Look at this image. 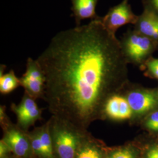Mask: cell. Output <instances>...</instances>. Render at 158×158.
I'll use <instances>...</instances> for the list:
<instances>
[{
  "instance_id": "cell-3",
  "label": "cell",
  "mask_w": 158,
  "mask_h": 158,
  "mask_svg": "<svg viewBox=\"0 0 158 158\" xmlns=\"http://www.w3.org/2000/svg\"><path fill=\"white\" fill-rule=\"evenodd\" d=\"M157 44V42L134 29H128L120 40L121 48L126 61L134 64L143 62L152 52Z\"/></svg>"
},
{
  "instance_id": "cell-13",
  "label": "cell",
  "mask_w": 158,
  "mask_h": 158,
  "mask_svg": "<svg viewBox=\"0 0 158 158\" xmlns=\"http://www.w3.org/2000/svg\"><path fill=\"white\" fill-rule=\"evenodd\" d=\"M6 66L1 65L0 69V92L2 94H8L21 85L20 79L17 77L13 70L4 74Z\"/></svg>"
},
{
  "instance_id": "cell-15",
  "label": "cell",
  "mask_w": 158,
  "mask_h": 158,
  "mask_svg": "<svg viewBox=\"0 0 158 158\" xmlns=\"http://www.w3.org/2000/svg\"><path fill=\"white\" fill-rule=\"evenodd\" d=\"M31 138V145L34 155L38 158H45V152L40 139L38 128L35 127L31 131H29Z\"/></svg>"
},
{
  "instance_id": "cell-12",
  "label": "cell",
  "mask_w": 158,
  "mask_h": 158,
  "mask_svg": "<svg viewBox=\"0 0 158 158\" xmlns=\"http://www.w3.org/2000/svg\"><path fill=\"white\" fill-rule=\"evenodd\" d=\"M21 85L25 91L35 99H44L45 92V81L23 74L20 78Z\"/></svg>"
},
{
  "instance_id": "cell-19",
  "label": "cell",
  "mask_w": 158,
  "mask_h": 158,
  "mask_svg": "<svg viewBox=\"0 0 158 158\" xmlns=\"http://www.w3.org/2000/svg\"><path fill=\"white\" fill-rule=\"evenodd\" d=\"M147 127L153 131H158V111L151 114L147 123Z\"/></svg>"
},
{
  "instance_id": "cell-16",
  "label": "cell",
  "mask_w": 158,
  "mask_h": 158,
  "mask_svg": "<svg viewBox=\"0 0 158 158\" xmlns=\"http://www.w3.org/2000/svg\"><path fill=\"white\" fill-rule=\"evenodd\" d=\"M107 158H136V156L132 149L125 147L113 151Z\"/></svg>"
},
{
  "instance_id": "cell-21",
  "label": "cell",
  "mask_w": 158,
  "mask_h": 158,
  "mask_svg": "<svg viewBox=\"0 0 158 158\" xmlns=\"http://www.w3.org/2000/svg\"><path fill=\"white\" fill-rule=\"evenodd\" d=\"M11 120L9 118L6 113V107L5 106H0V124L1 127L7 124Z\"/></svg>"
},
{
  "instance_id": "cell-10",
  "label": "cell",
  "mask_w": 158,
  "mask_h": 158,
  "mask_svg": "<svg viewBox=\"0 0 158 158\" xmlns=\"http://www.w3.org/2000/svg\"><path fill=\"white\" fill-rule=\"evenodd\" d=\"M134 25L136 32L158 43V17L143 11Z\"/></svg>"
},
{
  "instance_id": "cell-14",
  "label": "cell",
  "mask_w": 158,
  "mask_h": 158,
  "mask_svg": "<svg viewBox=\"0 0 158 158\" xmlns=\"http://www.w3.org/2000/svg\"><path fill=\"white\" fill-rule=\"evenodd\" d=\"M38 128L40 139L44 150L45 158H55L48 122L47 121L40 127H38Z\"/></svg>"
},
{
  "instance_id": "cell-22",
  "label": "cell",
  "mask_w": 158,
  "mask_h": 158,
  "mask_svg": "<svg viewBox=\"0 0 158 158\" xmlns=\"http://www.w3.org/2000/svg\"><path fill=\"white\" fill-rule=\"evenodd\" d=\"M147 158H158V145L149 149L147 153Z\"/></svg>"
},
{
  "instance_id": "cell-11",
  "label": "cell",
  "mask_w": 158,
  "mask_h": 158,
  "mask_svg": "<svg viewBox=\"0 0 158 158\" xmlns=\"http://www.w3.org/2000/svg\"><path fill=\"white\" fill-rule=\"evenodd\" d=\"M75 158H104L102 145L88 131L81 139Z\"/></svg>"
},
{
  "instance_id": "cell-2",
  "label": "cell",
  "mask_w": 158,
  "mask_h": 158,
  "mask_svg": "<svg viewBox=\"0 0 158 158\" xmlns=\"http://www.w3.org/2000/svg\"><path fill=\"white\" fill-rule=\"evenodd\" d=\"M55 158H75L81 139L87 131L67 121L51 115L48 121Z\"/></svg>"
},
{
  "instance_id": "cell-7",
  "label": "cell",
  "mask_w": 158,
  "mask_h": 158,
  "mask_svg": "<svg viewBox=\"0 0 158 158\" xmlns=\"http://www.w3.org/2000/svg\"><path fill=\"white\" fill-rule=\"evenodd\" d=\"M133 111L127 98L119 94L110 96L103 108L102 118L115 121H124L131 118Z\"/></svg>"
},
{
  "instance_id": "cell-1",
  "label": "cell",
  "mask_w": 158,
  "mask_h": 158,
  "mask_svg": "<svg viewBox=\"0 0 158 158\" xmlns=\"http://www.w3.org/2000/svg\"><path fill=\"white\" fill-rule=\"evenodd\" d=\"M36 60L51 115L84 131L102 118L104 104L126 71L120 41L100 17L57 33Z\"/></svg>"
},
{
  "instance_id": "cell-9",
  "label": "cell",
  "mask_w": 158,
  "mask_h": 158,
  "mask_svg": "<svg viewBox=\"0 0 158 158\" xmlns=\"http://www.w3.org/2000/svg\"><path fill=\"white\" fill-rule=\"evenodd\" d=\"M99 0H70L72 2V16L75 20L76 26L85 19L93 21L99 16L96 13V8Z\"/></svg>"
},
{
  "instance_id": "cell-23",
  "label": "cell",
  "mask_w": 158,
  "mask_h": 158,
  "mask_svg": "<svg viewBox=\"0 0 158 158\" xmlns=\"http://www.w3.org/2000/svg\"><path fill=\"white\" fill-rule=\"evenodd\" d=\"M18 158V157H17V156H10V157H9V158Z\"/></svg>"
},
{
  "instance_id": "cell-4",
  "label": "cell",
  "mask_w": 158,
  "mask_h": 158,
  "mask_svg": "<svg viewBox=\"0 0 158 158\" xmlns=\"http://www.w3.org/2000/svg\"><path fill=\"white\" fill-rule=\"evenodd\" d=\"M3 131L2 139L9 147L14 156L19 158H33L31 138L29 131L23 130L17 124L10 121L1 127Z\"/></svg>"
},
{
  "instance_id": "cell-18",
  "label": "cell",
  "mask_w": 158,
  "mask_h": 158,
  "mask_svg": "<svg viewBox=\"0 0 158 158\" xmlns=\"http://www.w3.org/2000/svg\"><path fill=\"white\" fill-rule=\"evenodd\" d=\"M145 64L148 73L158 79V59L151 58L147 60Z\"/></svg>"
},
{
  "instance_id": "cell-20",
  "label": "cell",
  "mask_w": 158,
  "mask_h": 158,
  "mask_svg": "<svg viewBox=\"0 0 158 158\" xmlns=\"http://www.w3.org/2000/svg\"><path fill=\"white\" fill-rule=\"evenodd\" d=\"M11 152L9 147L2 139L0 141V158H8Z\"/></svg>"
},
{
  "instance_id": "cell-8",
  "label": "cell",
  "mask_w": 158,
  "mask_h": 158,
  "mask_svg": "<svg viewBox=\"0 0 158 158\" xmlns=\"http://www.w3.org/2000/svg\"><path fill=\"white\" fill-rule=\"evenodd\" d=\"M133 114H141L152 110L157 104L155 95L149 92L133 90L125 96Z\"/></svg>"
},
{
  "instance_id": "cell-17",
  "label": "cell",
  "mask_w": 158,
  "mask_h": 158,
  "mask_svg": "<svg viewBox=\"0 0 158 158\" xmlns=\"http://www.w3.org/2000/svg\"><path fill=\"white\" fill-rule=\"evenodd\" d=\"M143 10L158 17V0H142Z\"/></svg>"
},
{
  "instance_id": "cell-5",
  "label": "cell",
  "mask_w": 158,
  "mask_h": 158,
  "mask_svg": "<svg viewBox=\"0 0 158 158\" xmlns=\"http://www.w3.org/2000/svg\"><path fill=\"white\" fill-rule=\"evenodd\" d=\"M36 99L25 91L18 104L11 103V110L17 118V124L23 130L29 131L36 121L42 119V110L40 108Z\"/></svg>"
},
{
  "instance_id": "cell-6",
  "label": "cell",
  "mask_w": 158,
  "mask_h": 158,
  "mask_svg": "<svg viewBox=\"0 0 158 158\" xmlns=\"http://www.w3.org/2000/svg\"><path fill=\"white\" fill-rule=\"evenodd\" d=\"M138 18V15L132 11L130 0H122L117 6L111 7L104 17H100V20L109 31L115 34L124 25H135Z\"/></svg>"
}]
</instances>
